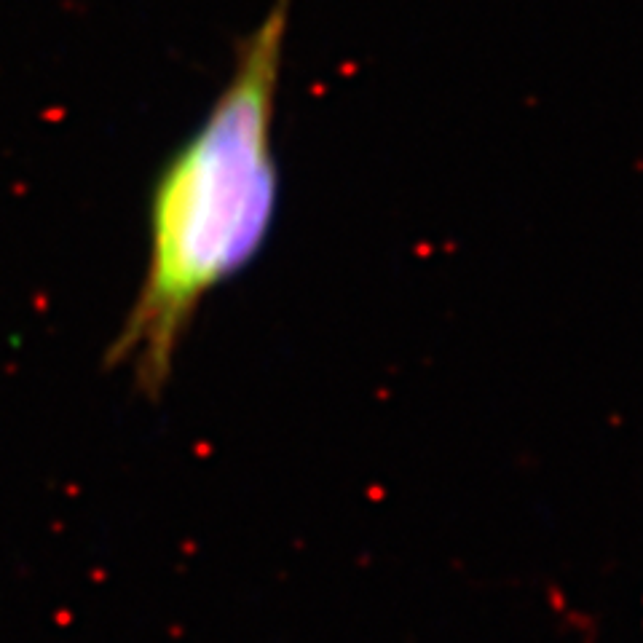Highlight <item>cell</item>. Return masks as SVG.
Here are the masks:
<instances>
[{"mask_svg": "<svg viewBox=\"0 0 643 643\" xmlns=\"http://www.w3.org/2000/svg\"><path fill=\"white\" fill-rule=\"evenodd\" d=\"M287 30L290 0H276L236 46L234 70L207 118L153 183L148 268L108 349V368L129 370L151 400L167 389L201 303L258 258L274 228V118Z\"/></svg>", "mask_w": 643, "mask_h": 643, "instance_id": "obj_1", "label": "cell"}]
</instances>
